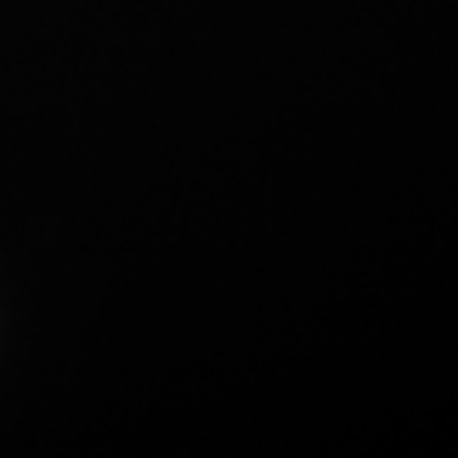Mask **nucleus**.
Returning <instances> with one entry per match:
<instances>
[]
</instances>
